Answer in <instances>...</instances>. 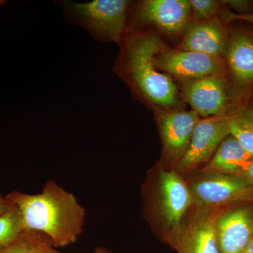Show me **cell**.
Masks as SVG:
<instances>
[{
	"label": "cell",
	"instance_id": "obj_12",
	"mask_svg": "<svg viewBox=\"0 0 253 253\" xmlns=\"http://www.w3.org/2000/svg\"><path fill=\"white\" fill-rule=\"evenodd\" d=\"M229 89L236 95L253 91V36L247 33H229L224 56Z\"/></svg>",
	"mask_w": 253,
	"mask_h": 253
},
{
	"label": "cell",
	"instance_id": "obj_9",
	"mask_svg": "<svg viewBox=\"0 0 253 253\" xmlns=\"http://www.w3.org/2000/svg\"><path fill=\"white\" fill-rule=\"evenodd\" d=\"M163 145V156L170 167L176 164L189 148L193 132L201 118L192 110L154 111Z\"/></svg>",
	"mask_w": 253,
	"mask_h": 253
},
{
	"label": "cell",
	"instance_id": "obj_16",
	"mask_svg": "<svg viewBox=\"0 0 253 253\" xmlns=\"http://www.w3.org/2000/svg\"><path fill=\"white\" fill-rule=\"evenodd\" d=\"M54 247L49 236L35 231L23 230L14 241L0 249V253H43Z\"/></svg>",
	"mask_w": 253,
	"mask_h": 253
},
{
	"label": "cell",
	"instance_id": "obj_20",
	"mask_svg": "<svg viewBox=\"0 0 253 253\" xmlns=\"http://www.w3.org/2000/svg\"><path fill=\"white\" fill-rule=\"evenodd\" d=\"M224 5H228L233 9H236L239 15L251 14V4L249 1H221Z\"/></svg>",
	"mask_w": 253,
	"mask_h": 253
},
{
	"label": "cell",
	"instance_id": "obj_3",
	"mask_svg": "<svg viewBox=\"0 0 253 253\" xmlns=\"http://www.w3.org/2000/svg\"><path fill=\"white\" fill-rule=\"evenodd\" d=\"M146 212L172 245L193 201L188 184L174 169H161L145 188Z\"/></svg>",
	"mask_w": 253,
	"mask_h": 253
},
{
	"label": "cell",
	"instance_id": "obj_2",
	"mask_svg": "<svg viewBox=\"0 0 253 253\" xmlns=\"http://www.w3.org/2000/svg\"><path fill=\"white\" fill-rule=\"evenodd\" d=\"M6 199L18 208L23 230L45 234L54 248L74 244L83 234L85 210L74 195L54 181H48L40 194L13 191Z\"/></svg>",
	"mask_w": 253,
	"mask_h": 253
},
{
	"label": "cell",
	"instance_id": "obj_17",
	"mask_svg": "<svg viewBox=\"0 0 253 253\" xmlns=\"http://www.w3.org/2000/svg\"><path fill=\"white\" fill-rule=\"evenodd\" d=\"M229 131L253 156V110H242L231 114Z\"/></svg>",
	"mask_w": 253,
	"mask_h": 253
},
{
	"label": "cell",
	"instance_id": "obj_25",
	"mask_svg": "<svg viewBox=\"0 0 253 253\" xmlns=\"http://www.w3.org/2000/svg\"><path fill=\"white\" fill-rule=\"evenodd\" d=\"M242 253H253V237Z\"/></svg>",
	"mask_w": 253,
	"mask_h": 253
},
{
	"label": "cell",
	"instance_id": "obj_8",
	"mask_svg": "<svg viewBox=\"0 0 253 253\" xmlns=\"http://www.w3.org/2000/svg\"><path fill=\"white\" fill-rule=\"evenodd\" d=\"M230 118L231 114L201 118L195 126L187 151L173 169L181 175L206 165L230 134Z\"/></svg>",
	"mask_w": 253,
	"mask_h": 253
},
{
	"label": "cell",
	"instance_id": "obj_24",
	"mask_svg": "<svg viewBox=\"0 0 253 253\" xmlns=\"http://www.w3.org/2000/svg\"><path fill=\"white\" fill-rule=\"evenodd\" d=\"M9 206L10 203L6 199V198L4 199L0 197V215L6 212L9 209Z\"/></svg>",
	"mask_w": 253,
	"mask_h": 253
},
{
	"label": "cell",
	"instance_id": "obj_11",
	"mask_svg": "<svg viewBox=\"0 0 253 253\" xmlns=\"http://www.w3.org/2000/svg\"><path fill=\"white\" fill-rule=\"evenodd\" d=\"M193 207L171 246L178 253H219L215 224L220 208Z\"/></svg>",
	"mask_w": 253,
	"mask_h": 253
},
{
	"label": "cell",
	"instance_id": "obj_6",
	"mask_svg": "<svg viewBox=\"0 0 253 253\" xmlns=\"http://www.w3.org/2000/svg\"><path fill=\"white\" fill-rule=\"evenodd\" d=\"M157 66L174 81L184 83L211 76H226L224 58L171 49L165 45L156 56Z\"/></svg>",
	"mask_w": 253,
	"mask_h": 253
},
{
	"label": "cell",
	"instance_id": "obj_22",
	"mask_svg": "<svg viewBox=\"0 0 253 253\" xmlns=\"http://www.w3.org/2000/svg\"><path fill=\"white\" fill-rule=\"evenodd\" d=\"M226 18L222 19L225 22V21H230L232 20H241V21H247V22L253 23V12L249 14L239 15L236 14H229L226 13Z\"/></svg>",
	"mask_w": 253,
	"mask_h": 253
},
{
	"label": "cell",
	"instance_id": "obj_15",
	"mask_svg": "<svg viewBox=\"0 0 253 253\" xmlns=\"http://www.w3.org/2000/svg\"><path fill=\"white\" fill-rule=\"evenodd\" d=\"M253 158L235 137L226 136L214 156L201 169L206 174L238 176Z\"/></svg>",
	"mask_w": 253,
	"mask_h": 253
},
{
	"label": "cell",
	"instance_id": "obj_19",
	"mask_svg": "<svg viewBox=\"0 0 253 253\" xmlns=\"http://www.w3.org/2000/svg\"><path fill=\"white\" fill-rule=\"evenodd\" d=\"M192 12L193 23L217 17L223 4L216 0H189Z\"/></svg>",
	"mask_w": 253,
	"mask_h": 253
},
{
	"label": "cell",
	"instance_id": "obj_18",
	"mask_svg": "<svg viewBox=\"0 0 253 253\" xmlns=\"http://www.w3.org/2000/svg\"><path fill=\"white\" fill-rule=\"evenodd\" d=\"M9 203L8 211L0 215V249L11 244L23 231L19 211Z\"/></svg>",
	"mask_w": 253,
	"mask_h": 253
},
{
	"label": "cell",
	"instance_id": "obj_5",
	"mask_svg": "<svg viewBox=\"0 0 253 253\" xmlns=\"http://www.w3.org/2000/svg\"><path fill=\"white\" fill-rule=\"evenodd\" d=\"M192 23L189 0H144L133 3L126 27L178 38L184 36Z\"/></svg>",
	"mask_w": 253,
	"mask_h": 253
},
{
	"label": "cell",
	"instance_id": "obj_1",
	"mask_svg": "<svg viewBox=\"0 0 253 253\" xmlns=\"http://www.w3.org/2000/svg\"><path fill=\"white\" fill-rule=\"evenodd\" d=\"M165 45L161 37L151 30L126 27L113 67L134 99L154 112L180 109L182 104L175 82L156 64V55Z\"/></svg>",
	"mask_w": 253,
	"mask_h": 253
},
{
	"label": "cell",
	"instance_id": "obj_10",
	"mask_svg": "<svg viewBox=\"0 0 253 253\" xmlns=\"http://www.w3.org/2000/svg\"><path fill=\"white\" fill-rule=\"evenodd\" d=\"M230 89L226 76H211L181 83V99L201 118L230 115Z\"/></svg>",
	"mask_w": 253,
	"mask_h": 253
},
{
	"label": "cell",
	"instance_id": "obj_14",
	"mask_svg": "<svg viewBox=\"0 0 253 253\" xmlns=\"http://www.w3.org/2000/svg\"><path fill=\"white\" fill-rule=\"evenodd\" d=\"M229 38L225 22L217 16L192 23L181 37L176 49L223 57Z\"/></svg>",
	"mask_w": 253,
	"mask_h": 253
},
{
	"label": "cell",
	"instance_id": "obj_4",
	"mask_svg": "<svg viewBox=\"0 0 253 253\" xmlns=\"http://www.w3.org/2000/svg\"><path fill=\"white\" fill-rule=\"evenodd\" d=\"M68 18L84 28L95 40L119 44L126 33L133 2L128 0H94L60 2Z\"/></svg>",
	"mask_w": 253,
	"mask_h": 253
},
{
	"label": "cell",
	"instance_id": "obj_7",
	"mask_svg": "<svg viewBox=\"0 0 253 253\" xmlns=\"http://www.w3.org/2000/svg\"><path fill=\"white\" fill-rule=\"evenodd\" d=\"M188 184L193 206L220 208L253 199V186L239 176L206 174Z\"/></svg>",
	"mask_w": 253,
	"mask_h": 253
},
{
	"label": "cell",
	"instance_id": "obj_23",
	"mask_svg": "<svg viewBox=\"0 0 253 253\" xmlns=\"http://www.w3.org/2000/svg\"><path fill=\"white\" fill-rule=\"evenodd\" d=\"M43 253H61L59 252V251H56V249H54V247H49ZM92 253H113L110 252V251H108L106 249H104V248H96V249L94 250V252Z\"/></svg>",
	"mask_w": 253,
	"mask_h": 253
},
{
	"label": "cell",
	"instance_id": "obj_21",
	"mask_svg": "<svg viewBox=\"0 0 253 253\" xmlns=\"http://www.w3.org/2000/svg\"><path fill=\"white\" fill-rule=\"evenodd\" d=\"M238 176L253 186V158L248 163L244 170L240 173Z\"/></svg>",
	"mask_w": 253,
	"mask_h": 253
},
{
	"label": "cell",
	"instance_id": "obj_13",
	"mask_svg": "<svg viewBox=\"0 0 253 253\" xmlns=\"http://www.w3.org/2000/svg\"><path fill=\"white\" fill-rule=\"evenodd\" d=\"M215 228L219 253H242L253 237V208L220 211Z\"/></svg>",
	"mask_w": 253,
	"mask_h": 253
}]
</instances>
